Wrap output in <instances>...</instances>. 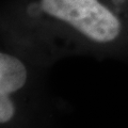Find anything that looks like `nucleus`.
<instances>
[{
	"instance_id": "f03ea898",
	"label": "nucleus",
	"mask_w": 128,
	"mask_h": 128,
	"mask_svg": "<svg viewBox=\"0 0 128 128\" xmlns=\"http://www.w3.org/2000/svg\"><path fill=\"white\" fill-rule=\"evenodd\" d=\"M27 81V68L17 57L0 51V93H14Z\"/></svg>"
},
{
	"instance_id": "7ed1b4c3",
	"label": "nucleus",
	"mask_w": 128,
	"mask_h": 128,
	"mask_svg": "<svg viewBox=\"0 0 128 128\" xmlns=\"http://www.w3.org/2000/svg\"><path fill=\"white\" fill-rule=\"evenodd\" d=\"M14 105L9 97V94L0 93V123H6L14 115Z\"/></svg>"
},
{
	"instance_id": "f257e3e1",
	"label": "nucleus",
	"mask_w": 128,
	"mask_h": 128,
	"mask_svg": "<svg viewBox=\"0 0 128 128\" xmlns=\"http://www.w3.org/2000/svg\"><path fill=\"white\" fill-rule=\"evenodd\" d=\"M29 22H54L97 45L116 42L124 25L111 0H16Z\"/></svg>"
}]
</instances>
